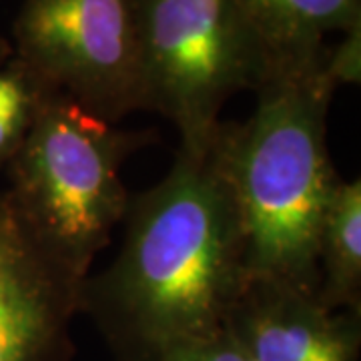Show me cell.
I'll return each mask as SVG.
<instances>
[{
  "label": "cell",
  "mask_w": 361,
  "mask_h": 361,
  "mask_svg": "<svg viewBox=\"0 0 361 361\" xmlns=\"http://www.w3.org/2000/svg\"><path fill=\"white\" fill-rule=\"evenodd\" d=\"M11 56H13V44L0 35V65H2L4 61H8Z\"/></svg>",
  "instance_id": "obj_13"
},
{
  "label": "cell",
  "mask_w": 361,
  "mask_h": 361,
  "mask_svg": "<svg viewBox=\"0 0 361 361\" xmlns=\"http://www.w3.org/2000/svg\"><path fill=\"white\" fill-rule=\"evenodd\" d=\"M361 315L327 310L315 293L245 281L225 327L253 361H357Z\"/></svg>",
  "instance_id": "obj_7"
},
{
  "label": "cell",
  "mask_w": 361,
  "mask_h": 361,
  "mask_svg": "<svg viewBox=\"0 0 361 361\" xmlns=\"http://www.w3.org/2000/svg\"><path fill=\"white\" fill-rule=\"evenodd\" d=\"M142 135L125 133L52 90L13 157L4 195L40 251L82 287L94 257L125 221V159Z\"/></svg>",
  "instance_id": "obj_3"
},
{
  "label": "cell",
  "mask_w": 361,
  "mask_h": 361,
  "mask_svg": "<svg viewBox=\"0 0 361 361\" xmlns=\"http://www.w3.org/2000/svg\"><path fill=\"white\" fill-rule=\"evenodd\" d=\"M80 289L40 251L0 195V361L61 360Z\"/></svg>",
  "instance_id": "obj_6"
},
{
  "label": "cell",
  "mask_w": 361,
  "mask_h": 361,
  "mask_svg": "<svg viewBox=\"0 0 361 361\" xmlns=\"http://www.w3.org/2000/svg\"><path fill=\"white\" fill-rule=\"evenodd\" d=\"M139 361H253L243 345L223 327L209 336L189 337L155 349Z\"/></svg>",
  "instance_id": "obj_11"
},
{
  "label": "cell",
  "mask_w": 361,
  "mask_h": 361,
  "mask_svg": "<svg viewBox=\"0 0 361 361\" xmlns=\"http://www.w3.org/2000/svg\"><path fill=\"white\" fill-rule=\"evenodd\" d=\"M51 92L14 54L0 65V165L18 153Z\"/></svg>",
  "instance_id": "obj_10"
},
{
  "label": "cell",
  "mask_w": 361,
  "mask_h": 361,
  "mask_svg": "<svg viewBox=\"0 0 361 361\" xmlns=\"http://www.w3.org/2000/svg\"><path fill=\"white\" fill-rule=\"evenodd\" d=\"M125 219L116 261L87 277L80 310L92 311L137 360L173 341L221 331L245 269L215 139L203 151L179 147L165 179L130 201Z\"/></svg>",
  "instance_id": "obj_1"
},
{
  "label": "cell",
  "mask_w": 361,
  "mask_h": 361,
  "mask_svg": "<svg viewBox=\"0 0 361 361\" xmlns=\"http://www.w3.org/2000/svg\"><path fill=\"white\" fill-rule=\"evenodd\" d=\"M325 73L339 85H360L361 78V23L343 30L337 47L325 52Z\"/></svg>",
  "instance_id": "obj_12"
},
{
  "label": "cell",
  "mask_w": 361,
  "mask_h": 361,
  "mask_svg": "<svg viewBox=\"0 0 361 361\" xmlns=\"http://www.w3.org/2000/svg\"><path fill=\"white\" fill-rule=\"evenodd\" d=\"M317 299L327 310L361 315V180H339L325 211L317 249Z\"/></svg>",
  "instance_id": "obj_9"
},
{
  "label": "cell",
  "mask_w": 361,
  "mask_h": 361,
  "mask_svg": "<svg viewBox=\"0 0 361 361\" xmlns=\"http://www.w3.org/2000/svg\"><path fill=\"white\" fill-rule=\"evenodd\" d=\"M336 85L325 61L267 68L245 123H221L215 151L231 189L245 281H275L317 293V249L339 175L327 151Z\"/></svg>",
  "instance_id": "obj_2"
},
{
  "label": "cell",
  "mask_w": 361,
  "mask_h": 361,
  "mask_svg": "<svg viewBox=\"0 0 361 361\" xmlns=\"http://www.w3.org/2000/svg\"><path fill=\"white\" fill-rule=\"evenodd\" d=\"M145 111L203 151L217 137L221 109L239 90H257L267 54L235 0H135Z\"/></svg>",
  "instance_id": "obj_4"
},
{
  "label": "cell",
  "mask_w": 361,
  "mask_h": 361,
  "mask_svg": "<svg viewBox=\"0 0 361 361\" xmlns=\"http://www.w3.org/2000/svg\"><path fill=\"white\" fill-rule=\"evenodd\" d=\"M13 40L16 59L90 115L145 111L135 0H23Z\"/></svg>",
  "instance_id": "obj_5"
},
{
  "label": "cell",
  "mask_w": 361,
  "mask_h": 361,
  "mask_svg": "<svg viewBox=\"0 0 361 361\" xmlns=\"http://www.w3.org/2000/svg\"><path fill=\"white\" fill-rule=\"evenodd\" d=\"M267 54V68L325 61V35L361 23V0H235Z\"/></svg>",
  "instance_id": "obj_8"
}]
</instances>
